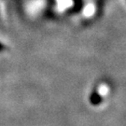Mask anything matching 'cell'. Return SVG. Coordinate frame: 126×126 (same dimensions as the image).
Listing matches in <instances>:
<instances>
[{
  "instance_id": "obj_1",
  "label": "cell",
  "mask_w": 126,
  "mask_h": 126,
  "mask_svg": "<svg viewBox=\"0 0 126 126\" xmlns=\"http://www.w3.org/2000/svg\"><path fill=\"white\" fill-rule=\"evenodd\" d=\"M102 101H103L102 96H101V95H100L96 91H94V92H93V94H92L91 96H90L91 104H92L93 106H98L99 104L102 103Z\"/></svg>"
},
{
  "instance_id": "obj_2",
  "label": "cell",
  "mask_w": 126,
  "mask_h": 126,
  "mask_svg": "<svg viewBox=\"0 0 126 126\" xmlns=\"http://www.w3.org/2000/svg\"><path fill=\"white\" fill-rule=\"evenodd\" d=\"M7 50V47L2 43V42H0V52H2V51H4V50Z\"/></svg>"
}]
</instances>
